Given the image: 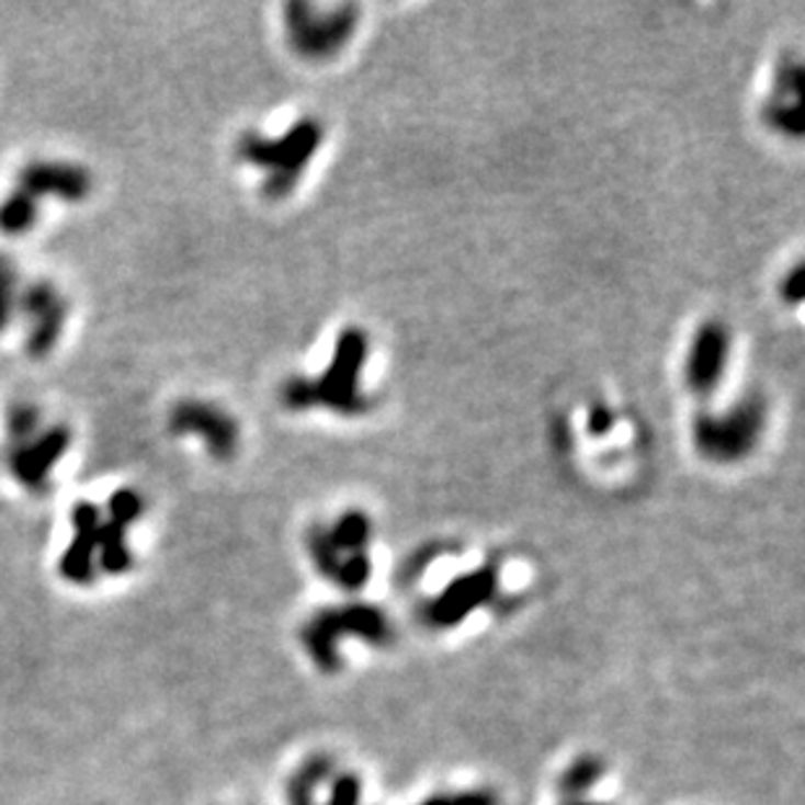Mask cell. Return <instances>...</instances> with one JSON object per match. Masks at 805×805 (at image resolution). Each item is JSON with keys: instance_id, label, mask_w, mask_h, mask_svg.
Instances as JSON below:
<instances>
[{"instance_id": "cell-11", "label": "cell", "mask_w": 805, "mask_h": 805, "mask_svg": "<svg viewBox=\"0 0 805 805\" xmlns=\"http://www.w3.org/2000/svg\"><path fill=\"white\" fill-rule=\"evenodd\" d=\"M19 189L34 199L55 196L60 201H84L92 193V175L73 162H50L34 159L19 172Z\"/></svg>"}, {"instance_id": "cell-2", "label": "cell", "mask_w": 805, "mask_h": 805, "mask_svg": "<svg viewBox=\"0 0 805 805\" xmlns=\"http://www.w3.org/2000/svg\"><path fill=\"white\" fill-rule=\"evenodd\" d=\"M321 141V123L305 117V121H297L287 134L276 138L248 131L238 141V157L242 162L267 172V178H263V196L284 199L295 189L297 180L303 178L305 168L316 157Z\"/></svg>"}, {"instance_id": "cell-12", "label": "cell", "mask_w": 805, "mask_h": 805, "mask_svg": "<svg viewBox=\"0 0 805 805\" xmlns=\"http://www.w3.org/2000/svg\"><path fill=\"white\" fill-rule=\"evenodd\" d=\"M73 540L60 558V574L71 585L87 587L97 576V534H100L102 513L94 503L79 501L71 509Z\"/></svg>"}, {"instance_id": "cell-15", "label": "cell", "mask_w": 805, "mask_h": 805, "mask_svg": "<svg viewBox=\"0 0 805 805\" xmlns=\"http://www.w3.org/2000/svg\"><path fill=\"white\" fill-rule=\"evenodd\" d=\"M331 772L329 759H310L290 782V805H316L314 790L326 782Z\"/></svg>"}, {"instance_id": "cell-21", "label": "cell", "mask_w": 805, "mask_h": 805, "mask_svg": "<svg viewBox=\"0 0 805 805\" xmlns=\"http://www.w3.org/2000/svg\"><path fill=\"white\" fill-rule=\"evenodd\" d=\"M360 793H363V787H360L358 776L344 774L335 782V787H331V795H329V803H326V805H360Z\"/></svg>"}, {"instance_id": "cell-19", "label": "cell", "mask_w": 805, "mask_h": 805, "mask_svg": "<svg viewBox=\"0 0 805 805\" xmlns=\"http://www.w3.org/2000/svg\"><path fill=\"white\" fill-rule=\"evenodd\" d=\"M107 513H110V522L126 526V530H128V526L134 524L136 519H141L144 498L131 488L115 490L113 496H110V501H107Z\"/></svg>"}, {"instance_id": "cell-10", "label": "cell", "mask_w": 805, "mask_h": 805, "mask_svg": "<svg viewBox=\"0 0 805 805\" xmlns=\"http://www.w3.org/2000/svg\"><path fill=\"white\" fill-rule=\"evenodd\" d=\"M730 347L733 337L725 324L710 321L701 326L683 363V378L691 392L710 394L719 386L730 365Z\"/></svg>"}, {"instance_id": "cell-4", "label": "cell", "mask_w": 805, "mask_h": 805, "mask_svg": "<svg viewBox=\"0 0 805 805\" xmlns=\"http://www.w3.org/2000/svg\"><path fill=\"white\" fill-rule=\"evenodd\" d=\"M342 636H358L373 644H386L392 642V623L378 608L371 605L321 610V613L310 617L303 628V644L305 651L314 657V662L324 672L339 670L342 659H339L337 644Z\"/></svg>"}, {"instance_id": "cell-3", "label": "cell", "mask_w": 805, "mask_h": 805, "mask_svg": "<svg viewBox=\"0 0 805 805\" xmlns=\"http://www.w3.org/2000/svg\"><path fill=\"white\" fill-rule=\"evenodd\" d=\"M763 428H767V407L759 397H751L719 415H701L693 426V443L710 462L730 464L746 460L759 446Z\"/></svg>"}, {"instance_id": "cell-20", "label": "cell", "mask_w": 805, "mask_h": 805, "mask_svg": "<svg viewBox=\"0 0 805 805\" xmlns=\"http://www.w3.org/2000/svg\"><path fill=\"white\" fill-rule=\"evenodd\" d=\"M420 805H498V797L488 793V790H475V793L460 795H433Z\"/></svg>"}, {"instance_id": "cell-7", "label": "cell", "mask_w": 805, "mask_h": 805, "mask_svg": "<svg viewBox=\"0 0 805 805\" xmlns=\"http://www.w3.org/2000/svg\"><path fill=\"white\" fill-rule=\"evenodd\" d=\"M16 314L26 321V352L34 360H43L58 347L64 335L68 305L60 290L47 280H34L22 287Z\"/></svg>"}, {"instance_id": "cell-13", "label": "cell", "mask_w": 805, "mask_h": 805, "mask_svg": "<svg viewBox=\"0 0 805 805\" xmlns=\"http://www.w3.org/2000/svg\"><path fill=\"white\" fill-rule=\"evenodd\" d=\"M97 566L105 574H126L134 566V553L128 547L126 526L115 522H102L100 534H97Z\"/></svg>"}, {"instance_id": "cell-17", "label": "cell", "mask_w": 805, "mask_h": 805, "mask_svg": "<svg viewBox=\"0 0 805 805\" xmlns=\"http://www.w3.org/2000/svg\"><path fill=\"white\" fill-rule=\"evenodd\" d=\"M39 409L32 405V401H16V405L9 407V415H5V435H9V446H16V443L30 441L32 435H37L39 430Z\"/></svg>"}, {"instance_id": "cell-16", "label": "cell", "mask_w": 805, "mask_h": 805, "mask_svg": "<svg viewBox=\"0 0 805 805\" xmlns=\"http://www.w3.org/2000/svg\"><path fill=\"white\" fill-rule=\"evenodd\" d=\"M19 267L9 253H0V335L9 329L19 303Z\"/></svg>"}, {"instance_id": "cell-22", "label": "cell", "mask_w": 805, "mask_h": 805, "mask_svg": "<svg viewBox=\"0 0 805 805\" xmlns=\"http://www.w3.org/2000/svg\"><path fill=\"white\" fill-rule=\"evenodd\" d=\"M568 805H602V803H585V801H574V803H568Z\"/></svg>"}, {"instance_id": "cell-6", "label": "cell", "mask_w": 805, "mask_h": 805, "mask_svg": "<svg viewBox=\"0 0 805 805\" xmlns=\"http://www.w3.org/2000/svg\"><path fill=\"white\" fill-rule=\"evenodd\" d=\"M172 435H199L217 462H230L240 446V426L227 409L204 399H183L170 409Z\"/></svg>"}, {"instance_id": "cell-1", "label": "cell", "mask_w": 805, "mask_h": 805, "mask_svg": "<svg viewBox=\"0 0 805 805\" xmlns=\"http://www.w3.org/2000/svg\"><path fill=\"white\" fill-rule=\"evenodd\" d=\"M367 352V337L363 331H342L335 358L318 381L290 378L282 386V401L290 409L329 407L337 412H360L365 407V397L360 394V373H363Z\"/></svg>"}, {"instance_id": "cell-5", "label": "cell", "mask_w": 805, "mask_h": 805, "mask_svg": "<svg viewBox=\"0 0 805 805\" xmlns=\"http://www.w3.org/2000/svg\"><path fill=\"white\" fill-rule=\"evenodd\" d=\"M284 13H287L290 45L303 58L335 55L355 30V9L318 11L314 5L290 3Z\"/></svg>"}, {"instance_id": "cell-18", "label": "cell", "mask_w": 805, "mask_h": 805, "mask_svg": "<svg viewBox=\"0 0 805 805\" xmlns=\"http://www.w3.org/2000/svg\"><path fill=\"white\" fill-rule=\"evenodd\" d=\"M600 776H602V761L594 759V756H585V759L574 761L571 767L566 769V774L560 776V790H564L566 795H581L587 793Z\"/></svg>"}, {"instance_id": "cell-14", "label": "cell", "mask_w": 805, "mask_h": 805, "mask_svg": "<svg viewBox=\"0 0 805 805\" xmlns=\"http://www.w3.org/2000/svg\"><path fill=\"white\" fill-rule=\"evenodd\" d=\"M39 219V199L22 191L16 185L9 196L0 201V233L9 238H22L37 225Z\"/></svg>"}, {"instance_id": "cell-9", "label": "cell", "mask_w": 805, "mask_h": 805, "mask_svg": "<svg viewBox=\"0 0 805 805\" xmlns=\"http://www.w3.org/2000/svg\"><path fill=\"white\" fill-rule=\"evenodd\" d=\"M498 592V571L492 566L464 574L426 605V623L433 628H451L472 610L490 602Z\"/></svg>"}, {"instance_id": "cell-8", "label": "cell", "mask_w": 805, "mask_h": 805, "mask_svg": "<svg viewBox=\"0 0 805 805\" xmlns=\"http://www.w3.org/2000/svg\"><path fill=\"white\" fill-rule=\"evenodd\" d=\"M68 446H71L68 426H50L32 435L30 441L9 446L5 464H9L13 480L39 496L50 488V472L64 460Z\"/></svg>"}]
</instances>
